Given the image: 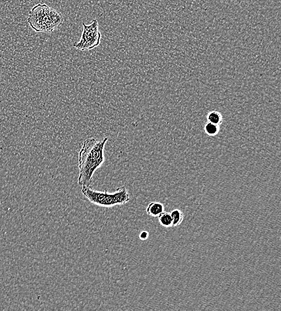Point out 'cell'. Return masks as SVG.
I'll use <instances>...</instances> for the list:
<instances>
[{"label": "cell", "mask_w": 281, "mask_h": 311, "mask_svg": "<svg viewBox=\"0 0 281 311\" xmlns=\"http://www.w3.org/2000/svg\"><path fill=\"white\" fill-rule=\"evenodd\" d=\"M108 140V138L102 140L90 138L84 141L79 153L78 184L81 186H91L95 172L104 163V148Z\"/></svg>", "instance_id": "obj_1"}, {"label": "cell", "mask_w": 281, "mask_h": 311, "mask_svg": "<svg viewBox=\"0 0 281 311\" xmlns=\"http://www.w3.org/2000/svg\"><path fill=\"white\" fill-rule=\"evenodd\" d=\"M27 22L36 32L52 33L64 22L61 13L45 4H38L29 12Z\"/></svg>", "instance_id": "obj_2"}, {"label": "cell", "mask_w": 281, "mask_h": 311, "mask_svg": "<svg viewBox=\"0 0 281 311\" xmlns=\"http://www.w3.org/2000/svg\"><path fill=\"white\" fill-rule=\"evenodd\" d=\"M82 193L91 203L101 207L124 206L130 201V195L124 186L119 187L114 193H109L107 190L102 192L85 186L82 187Z\"/></svg>", "instance_id": "obj_3"}, {"label": "cell", "mask_w": 281, "mask_h": 311, "mask_svg": "<svg viewBox=\"0 0 281 311\" xmlns=\"http://www.w3.org/2000/svg\"><path fill=\"white\" fill-rule=\"evenodd\" d=\"M83 31H82L80 41L75 42L74 47L82 51L91 50L97 47L100 44L101 34L98 28L97 19H93L90 25L83 23Z\"/></svg>", "instance_id": "obj_4"}, {"label": "cell", "mask_w": 281, "mask_h": 311, "mask_svg": "<svg viewBox=\"0 0 281 311\" xmlns=\"http://www.w3.org/2000/svg\"><path fill=\"white\" fill-rule=\"evenodd\" d=\"M164 211V205L159 202H152L147 208V213L149 216L154 217L159 216Z\"/></svg>", "instance_id": "obj_5"}, {"label": "cell", "mask_w": 281, "mask_h": 311, "mask_svg": "<svg viewBox=\"0 0 281 311\" xmlns=\"http://www.w3.org/2000/svg\"><path fill=\"white\" fill-rule=\"evenodd\" d=\"M158 217V221L162 226L165 227H172L173 221L170 213L164 211Z\"/></svg>", "instance_id": "obj_6"}, {"label": "cell", "mask_w": 281, "mask_h": 311, "mask_svg": "<svg viewBox=\"0 0 281 311\" xmlns=\"http://www.w3.org/2000/svg\"><path fill=\"white\" fill-rule=\"evenodd\" d=\"M171 216L172 218V227L179 226L184 219V214L183 212L180 210L176 209L171 212Z\"/></svg>", "instance_id": "obj_7"}, {"label": "cell", "mask_w": 281, "mask_h": 311, "mask_svg": "<svg viewBox=\"0 0 281 311\" xmlns=\"http://www.w3.org/2000/svg\"><path fill=\"white\" fill-rule=\"evenodd\" d=\"M206 131L210 134H215L216 133L217 128L216 125L209 124L206 126Z\"/></svg>", "instance_id": "obj_8"}, {"label": "cell", "mask_w": 281, "mask_h": 311, "mask_svg": "<svg viewBox=\"0 0 281 311\" xmlns=\"http://www.w3.org/2000/svg\"><path fill=\"white\" fill-rule=\"evenodd\" d=\"M209 119L211 122L216 124H218L220 120V117L216 113L211 114L209 116Z\"/></svg>", "instance_id": "obj_9"}, {"label": "cell", "mask_w": 281, "mask_h": 311, "mask_svg": "<svg viewBox=\"0 0 281 311\" xmlns=\"http://www.w3.org/2000/svg\"><path fill=\"white\" fill-rule=\"evenodd\" d=\"M149 236H150V234H149L148 231H142V232L139 234L140 240L142 241L147 240L149 238Z\"/></svg>", "instance_id": "obj_10"}]
</instances>
